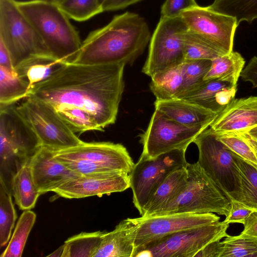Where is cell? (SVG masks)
Instances as JSON below:
<instances>
[{
  "label": "cell",
  "mask_w": 257,
  "mask_h": 257,
  "mask_svg": "<svg viewBox=\"0 0 257 257\" xmlns=\"http://www.w3.org/2000/svg\"><path fill=\"white\" fill-rule=\"evenodd\" d=\"M125 65L62 63L45 79L33 85L27 97L42 100L56 110L81 109L103 131L116 119L124 87Z\"/></svg>",
  "instance_id": "cell-1"
},
{
  "label": "cell",
  "mask_w": 257,
  "mask_h": 257,
  "mask_svg": "<svg viewBox=\"0 0 257 257\" xmlns=\"http://www.w3.org/2000/svg\"><path fill=\"white\" fill-rule=\"evenodd\" d=\"M151 38L146 20L126 12L91 32L71 62L86 65L131 64L144 52Z\"/></svg>",
  "instance_id": "cell-2"
},
{
  "label": "cell",
  "mask_w": 257,
  "mask_h": 257,
  "mask_svg": "<svg viewBox=\"0 0 257 257\" xmlns=\"http://www.w3.org/2000/svg\"><path fill=\"white\" fill-rule=\"evenodd\" d=\"M19 9L37 31L51 56L60 63L71 62L82 44L68 16L50 0L18 2Z\"/></svg>",
  "instance_id": "cell-3"
},
{
  "label": "cell",
  "mask_w": 257,
  "mask_h": 257,
  "mask_svg": "<svg viewBox=\"0 0 257 257\" xmlns=\"http://www.w3.org/2000/svg\"><path fill=\"white\" fill-rule=\"evenodd\" d=\"M42 147L15 104L0 105V182L11 192L14 175Z\"/></svg>",
  "instance_id": "cell-4"
},
{
  "label": "cell",
  "mask_w": 257,
  "mask_h": 257,
  "mask_svg": "<svg viewBox=\"0 0 257 257\" xmlns=\"http://www.w3.org/2000/svg\"><path fill=\"white\" fill-rule=\"evenodd\" d=\"M0 40L8 49L16 71L35 60H56L15 0H0Z\"/></svg>",
  "instance_id": "cell-5"
},
{
  "label": "cell",
  "mask_w": 257,
  "mask_h": 257,
  "mask_svg": "<svg viewBox=\"0 0 257 257\" xmlns=\"http://www.w3.org/2000/svg\"><path fill=\"white\" fill-rule=\"evenodd\" d=\"M186 169L187 180L182 191L151 215L217 213L227 216L231 206L229 199L213 182L197 162L188 163Z\"/></svg>",
  "instance_id": "cell-6"
},
{
  "label": "cell",
  "mask_w": 257,
  "mask_h": 257,
  "mask_svg": "<svg viewBox=\"0 0 257 257\" xmlns=\"http://www.w3.org/2000/svg\"><path fill=\"white\" fill-rule=\"evenodd\" d=\"M54 157L79 175L109 172L129 174L135 165L127 149L111 142L83 143L53 151Z\"/></svg>",
  "instance_id": "cell-7"
},
{
  "label": "cell",
  "mask_w": 257,
  "mask_h": 257,
  "mask_svg": "<svg viewBox=\"0 0 257 257\" xmlns=\"http://www.w3.org/2000/svg\"><path fill=\"white\" fill-rule=\"evenodd\" d=\"M193 143L199 151V165L230 200H236L240 181L233 153L217 139L210 127L201 132Z\"/></svg>",
  "instance_id": "cell-8"
},
{
  "label": "cell",
  "mask_w": 257,
  "mask_h": 257,
  "mask_svg": "<svg viewBox=\"0 0 257 257\" xmlns=\"http://www.w3.org/2000/svg\"><path fill=\"white\" fill-rule=\"evenodd\" d=\"M17 107L42 147L55 151L74 147L83 143L51 105L29 96Z\"/></svg>",
  "instance_id": "cell-9"
},
{
  "label": "cell",
  "mask_w": 257,
  "mask_h": 257,
  "mask_svg": "<svg viewBox=\"0 0 257 257\" xmlns=\"http://www.w3.org/2000/svg\"><path fill=\"white\" fill-rule=\"evenodd\" d=\"M188 27L180 16L161 17L151 38L142 72L151 78L185 60L183 37Z\"/></svg>",
  "instance_id": "cell-10"
},
{
  "label": "cell",
  "mask_w": 257,
  "mask_h": 257,
  "mask_svg": "<svg viewBox=\"0 0 257 257\" xmlns=\"http://www.w3.org/2000/svg\"><path fill=\"white\" fill-rule=\"evenodd\" d=\"M229 226L219 221L181 230L139 248L134 257H194L209 243L229 236Z\"/></svg>",
  "instance_id": "cell-11"
},
{
  "label": "cell",
  "mask_w": 257,
  "mask_h": 257,
  "mask_svg": "<svg viewBox=\"0 0 257 257\" xmlns=\"http://www.w3.org/2000/svg\"><path fill=\"white\" fill-rule=\"evenodd\" d=\"M186 151L174 150L155 158L142 155L129 173L134 206L142 215L151 196L174 171L186 167Z\"/></svg>",
  "instance_id": "cell-12"
},
{
  "label": "cell",
  "mask_w": 257,
  "mask_h": 257,
  "mask_svg": "<svg viewBox=\"0 0 257 257\" xmlns=\"http://www.w3.org/2000/svg\"><path fill=\"white\" fill-rule=\"evenodd\" d=\"M207 126L190 127L180 124L155 109L147 130L140 135L141 155L155 158L174 150L186 151Z\"/></svg>",
  "instance_id": "cell-13"
},
{
  "label": "cell",
  "mask_w": 257,
  "mask_h": 257,
  "mask_svg": "<svg viewBox=\"0 0 257 257\" xmlns=\"http://www.w3.org/2000/svg\"><path fill=\"white\" fill-rule=\"evenodd\" d=\"M134 220L137 226L135 255L151 242L181 230L217 223L220 217L213 213H181L142 216Z\"/></svg>",
  "instance_id": "cell-14"
},
{
  "label": "cell",
  "mask_w": 257,
  "mask_h": 257,
  "mask_svg": "<svg viewBox=\"0 0 257 257\" xmlns=\"http://www.w3.org/2000/svg\"><path fill=\"white\" fill-rule=\"evenodd\" d=\"M181 16L189 30L203 37L221 55L233 51L234 36L238 25L234 18L199 6L184 12Z\"/></svg>",
  "instance_id": "cell-15"
},
{
  "label": "cell",
  "mask_w": 257,
  "mask_h": 257,
  "mask_svg": "<svg viewBox=\"0 0 257 257\" xmlns=\"http://www.w3.org/2000/svg\"><path fill=\"white\" fill-rule=\"evenodd\" d=\"M130 188L129 174L122 172L81 175L65 182L54 190L67 199L82 198L122 192Z\"/></svg>",
  "instance_id": "cell-16"
},
{
  "label": "cell",
  "mask_w": 257,
  "mask_h": 257,
  "mask_svg": "<svg viewBox=\"0 0 257 257\" xmlns=\"http://www.w3.org/2000/svg\"><path fill=\"white\" fill-rule=\"evenodd\" d=\"M28 164L41 194L53 192L65 182L80 175L56 160L53 151L44 147L32 157Z\"/></svg>",
  "instance_id": "cell-17"
},
{
  "label": "cell",
  "mask_w": 257,
  "mask_h": 257,
  "mask_svg": "<svg viewBox=\"0 0 257 257\" xmlns=\"http://www.w3.org/2000/svg\"><path fill=\"white\" fill-rule=\"evenodd\" d=\"M257 126V96L234 98L217 116L210 127L215 132H247Z\"/></svg>",
  "instance_id": "cell-18"
},
{
  "label": "cell",
  "mask_w": 257,
  "mask_h": 257,
  "mask_svg": "<svg viewBox=\"0 0 257 257\" xmlns=\"http://www.w3.org/2000/svg\"><path fill=\"white\" fill-rule=\"evenodd\" d=\"M155 109L170 119L190 127L210 126L218 113L186 100L173 98L156 99Z\"/></svg>",
  "instance_id": "cell-19"
},
{
  "label": "cell",
  "mask_w": 257,
  "mask_h": 257,
  "mask_svg": "<svg viewBox=\"0 0 257 257\" xmlns=\"http://www.w3.org/2000/svg\"><path fill=\"white\" fill-rule=\"evenodd\" d=\"M237 85L218 79L203 80L182 98L219 114L234 98Z\"/></svg>",
  "instance_id": "cell-20"
},
{
  "label": "cell",
  "mask_w": 257,
  "mask_h": 257,
  "mask_svg": "<svg viewBox=\"0 0 257 257\" xmlns=\"http://www.w3.org/2000/svg\"><path fill=\"white\" fill-rule=\"evenodd\" d=\"M137 226L134 218L121 221L110 232H104L93 257H134Z\"/></svg>",
  "instance_id": "cell-21"
},
{
  "label": "cell",
  "mask_w": 257,
  "mask_h": 257,
  "mask_svg": "<svg viewBox=\"0 0 257 257\" xmlns=\"http://www.w3.org/2000/svg\"><path fill=\"white\" fill-rule=\"evenodd\" d=\"M188 177L186 167L178 169L161 183L151 196L142 216H150L176 197L185 186Z\"/></svg>",
  "instance_id": "cell-22"
},
{
  "label": "cell",
  "mask_w": 257,
  "mask_h": 257,
  "mask_svg": "<svg viewBox=\"0 0 257 257\" xmlns=\"http://www.w3.org/2000/svg\"><path fill=\"white\" fill-rule=\"evenodd\" d=\"M244 64V58L237 52L219 55L211 60L204 80L218 79L237 85Z\"/></svg>",
  "instance_id": "cell-23"
},
{
  "label": "cell",
  "mask_w": 257,
  "mask_h": 257,
  "mask_svg": "<svg viewBox=\"0 0 257 257\" xmlns=\"http://www.w3.org/2000/svg\"><path fill=\"white\" fill-rule=\"evenodd\" d=\"M11 191L20 209L30 210L35 207L41 194L35 184L28 163L13 177Z\"/></svg>",
  "instance_id": "cell-24"
},
{
  "label": "cell",
  "mask_w": 257,
  "mask_h": 257,
  "mask_svg": "<svg viewBox=\"0 0 257 257\" xmlns=\"http://www.w3.org/2000/svg\"><path fill=\"white\" fill-rule=\"evenodd\" d=\"M226 148L257 168V140L245 132H215Z\"/></svg>",
  "instance_id": "cell-25"
},
{
  "label": "cell",
  "mask_w": 257,
  "mask_h": 257,
  "mask_svg": "<svg viewBox=\"0 0 257 257\" xmlns=\"http://www.w3.org/2000/svg\"><path fill=\"white\" fill-rule=\"evenodd\" d=\"M182 63L151 78L150 88L156 99L163 100L177 97L183 84Z\"/></svg>",
  "instance_id": "cell-26"
},
{
  "label": "cell",
  "mask_w": 257,
  "mask_h": 257,
  "mask_svg": "<svg viewBox=\"0 0 257 257\" xmlns=\"http://www.w3.org/2000/svg\"><path fill=\"white\" fill-rule=\"evenodd\" d=\"M233 158L240 181V193L235 201L257 211V168L234 153Z\"/></svg>",
  "instance_id": "cell-27"
},
{
  "label": "cell",
  "mask_w": 257,
  "mask_h": 257,
  "mask_svg": "<svg viewBox=\"0 0 257 257\" xmlns=\"http://www.w3.org/2000/svg\"><path fill=\"white\" fill-rule=\"evenodd\" d=\"M30 90L26 79L0 66V105L15 104L26 98Z\"/></svg>",
  "instance_id": "cell-28"
},
{
  "label": "cell",
  "mask_w": 257,
  "mask_h": 257,
  "mask_svg": "<svg viewBox=\"0 0 257 257\" xmlns=\"http://www.w3.org/2000/svg\"><path fill=\"white\" fill-rule=\"evenodd\" d=\"M210 10L234 18L237 24L257 19V0H214Z\"/></svg>",
  "instance_id": "cell-29"
},
{
  "label": "cell",
  "mask_w": 257,
  "mask_h": 257,
  "mask_svg": "<svg viewBox=\"0 0 257 257\" xmlns=\"http://www.w3.org/2000/svg\"><path fill=\"white\" fill-rule=\"evenodd\" d=\"M104 231L81 232L67 239L62 257H93Z\"/></svg>",
  "instance_id": "cell-30"
},
{
  "label": "cell",
  "mask_w": 257,
  "mask_h": 257,
  "mask_svg": "<svg viewBox=\"0 0 257 257\" xmlns=\"http://www.w3.org/2000/svg\"><path fill=\"white\" fill-rule=\"evenodd\" d=\"M36 215L31 210H26L21 215L7 247L1 257L22 256L30 232L36 221Z\"/></svg>",
  "instance_id": "cell-31"
},
{
  "label": "cell",
  "mask_w": 257,
  "mask_h": 257,
  "mask_svg": "<svg viewBox=\"0 0 257 257\" xmlns=\"http://www.w3.org/2000/svg\"><path fill=\"white\" fill-rule=\"evenodd\" d=\"M12 193L0 182V245L5 246L12 236L17 214L13 205Z\"/></svg>",
  "instance_id": "cell-32"
},
{
  "label": "cell",
  "mask_w": 257,
  "mask_h": 257,
  "mask_svg": "<svg viewBox=\"0 0 257 257\" xmlns=\"http://www.w3.org/2000/svg\"><path fill=\"white\" fill-rule=\"evenodd\" d=\"M185 60L200 59L213 60L222 55L201 36L189 30L183 37Z\"/></svg>",
  "instance_id": "cell-33"
},
{
  "label": "cell",
  "mask_w": 257,
  "mask_h": 257,
  "mask_svg": "<svg viewBox=\"0 0 257 257\" xmlns=\"http://www.w3.org/2000/svg\"><path fill=\"white\" fill-rule=\"evenodd\" d=\"M57 5L69 18L79 22L103 12L98 0H62Z\"/></svg>",
  "instance_id": "cell-34"
},
{
  "label": "cell",
  "mask_w": 257,
  "mask_h": 257,
  "mask_svg": "<svg viewBox=\"0 0 257 257\" xmlns=\"http://www.w3.org/2000/svg\"><path fill=\"white\" fill-rule=\"evenodd\" d=\"M222 242L220 257H257V238L229 235Z\"/></svg>",
  "instance_id": "cell-35"
},
{
  "label": "cell",
  "mask_w": 257,
  "mask_h": 257,
  "mask_svg": "<svg viewBox=\"0 0 257 257\" xmlns=\"http://www.w3.org/2000/svg\"><path fill=\"white\" fill-rule=\"evenodd\" d=\"M211 64V60L208 59L184 61L182 63L183 84L176 98L180 97L201 83Z\"/></svg>",
  "instance_id": "cell-36"
},
{
  "label": "cell",
  "mask_w": 257,
  "mask_h": 257,
  "mask_svg": "<svg viewBox=\"0 0 257 257\" xmlns=\"http://www.w3.org/2000/svg\"><path fill=\"white\" fill-rule=\"evenodd\" d=\"M68 127L74 133L90 131H102L87 112L75 107H67L56 110Z\"/></svg>",
  "instance_id": "cell-37"
},
{
  "label": "cell",
  "mask_w": 257,
  "mask_h": 257,
  "mask_svg": "<svg viewBox=\"0 0 257 257\" xmlns=\"http://www.w3.org/2000/svg\"><path fill=\"white\" fill-rule=\"evenodd\" d=\"M61 63L53 59H37L28 63L16 72L28 81L31 89L33 85L48 77Z\"/></svg>",
  "instance_id": "cell-38"
},
{
  "label": "cell",
  "mask_w": 257,
  "mask_h": 257,
  "mask_svg": "<svg viewBox=\"0 0 257 257\" xmlns=\"http://www.w3.org/2000/svg\"><path fill=\"white\" fill-rule=\"evenodd\" d=\"M198 6L195 0H166L161 8V17H177L184 12Z\"/></svg>",
  "instance_id": "cell-39"
},
{
  "label": "cell",
  "mask_w": 257,
  "mask_h": 257,
  "mask_svg": "<svg viewBox=\"0 0 257 257\" xmlns=\"http://www.w3.org/2000/svg\"><path fill=\"white\" fill-rule=\"evenodd\" d=\"M230 203L229 212L223 221L227 224L239 223L244 224L249 216L255 211L235 200H230Z\"/></svg>",
  "instance_id": "cell-40"
},
{
  "label": "cell",
  "mask_w": 257,
  "mask_h": 257,
  "mask_svg": "<svg viewBox=\"0 0 257 257\" xmlns=\"http://www.w3.org/2000/svg\"><path fill=\"white\" fill-rule=\"evenodd\" d=\"M244 81L251 83L253 88L257 87V57H253L242 70L240 76Z\"/></svg>",
  "instance_id": "cell-41"
},
{
  "label": "cell",
  "mask_w": 257,
  "mask_h": 257,
  "mask_svg": "<svg viewBox=\"0 0 257 257\" xmlns=\"http://www.w3.org/2000/svg\"><path fill=\"white\" fill-rule=\"evenodd\" d=\"M222 245L220 240L212 241L206 245L194 257H220Z\"/></svg>",
  "instance_id": "cell-42"
},
{
  "label": "cell",
  "mask_w": 257,
  "mask_h": 257,
  "mask_svg": "<svg viewBox=\"0 0 257 257\" xmlns=\"http://www.w3.org/2000/svg\"><path fill=\"white\" fill-rule=\"evenodd\" d=\"M243 226V229L239 234L257 238V211L251 213Z\"/></svg>",
  "instance_id": "cell-43"
},
{
  "label": "cell",
  "mask_w": 257,
  "mask_h": 257,
  "mask_svg": "<svg viewBox=\"0 0 257 257\" xmlns=\"http://www.w3.org/2000/svg\"><path fill=\"white\" fill-rule=\"evenodd\" d=\"M142 0H105L102 5L103 12L115 11L136 4Z\"/></svg>",
  "instance_id": "cell-44"
},
{
  "label": "cell",
  "mask_w": 257,
  "mask_h": 257,
  "mask_svg": "<svg viewBox=\"0 0 257 257\" xmlns=\"http://www.w3.org/2000/svg\"><path fill=\"white\" fill-rule=\"evenodd\" d=\"M0 66L6 68L12 73H17L13 66L10 53L1 40H0Z\"/></svg>",
  "instance_id": "cell-45"
},
{
  "label": "cell",
  "mask_w": 257,
  "mask_h": 257,
  "mask_svg": "<svg viewBox=\"0 0 257 257\" xmlns=\"http://www.w3.org/2000/svg\"><path fill=\"white\" fill-rule=\"evenodd\" d=\"M64 244L60 246L58 249L55 250L50 254L47 255V256H56V257H62L64 251Z\"/></svg>",
  "instance_id": "cell-46"
},
{
  "label": "cell",
  "mask_w": 257,
  "mask_h": 257,
  "mask_svg": "<svg viewBox=\"0 0 257 257\" xmlns=\"http://www.w3.org/2000/svg\"><path fill=\"white\" fill-rule=\"evenodd\" d=\"M247 133L257 140V126L250 129Z\"/></svg>",
  "instance_id": "cell-47"
},
{
  "label": "cell",
  "mask_w": 257,
  "mask_h": 257,
  "mask_svg": "<svg viewBox=\"0 0 257 257\" xmlns=\"http://www.w3.org/2000/svg\"><path fill=\"white\" fill-rule=\"evenodd\" d=\"M50 1L52 2L53 3L58 4L62 0H50Z\"/></svg>",
  "instance_id": "cell-48"
},
{
  "label": "cell",
  "mask_w": 257,
  "mask_h": 257,
  "mask_svg": "<svg viewBox=\"0 0 257 257\" xmlns=\"http://www.w3.org/2000/svg\"><path fill=\"white\" fill-rule=\"evenodd\" d=\"M98 1L102 6V5L103 4V3L104 2V1L105 0H98Z\"/></svg>",
  "instance_id": "cell-49"
}]
</instances>
